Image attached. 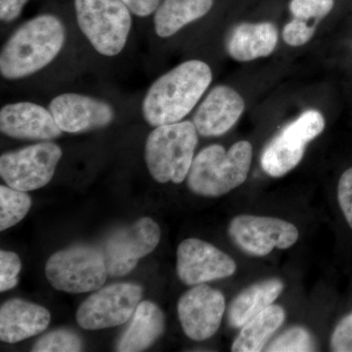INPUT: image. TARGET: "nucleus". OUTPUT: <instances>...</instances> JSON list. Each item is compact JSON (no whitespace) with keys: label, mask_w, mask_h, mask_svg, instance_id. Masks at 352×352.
Masks as SVG:
<instances>
[{"label":"nucleus","mask_w":352,"mask_h":352,"mask_svg":"<svg viewBox=\"0 0 352 352\" xmlns=\"http://www.w3.org/2000/svg\"><path fill=\"white\" fill-rule=\"evenodd\" d=\"M314 336L307 329L296 326L280 335L266 351L307 352L316 351Z\"/></svg>","instance_id":"obj_24"},{"label":"nucleus","mask_w":352,"mask_h":352,"mask_svg":"<svg viewBox=\"0 0 352 352\" xmlns=\"http://www.w3.org/2000/svg\"><path fill=\"white\" fill-rule=\"evenodd\" d=\"M50 111L59 129L69 133L101 129L113 120V110L108 103L87 95H59L51 101Z\"/></svg>","instance_id":"obj_13"},{"label":"nucleus","mask_w":352,"mask_h":352,"mask_svg":"<svg viewBox=\"0 0 352 352\" xmlns=\"http://www.w3.org/2000/svg\"><path fill=\"white\" fill-rule=\"evenodd\" d=\"M277 43L278 32L272 23H243L234 28L226 45L233 59L248 62L268 56L274 51Z\"/></svg>","instance_id":"obj_17"},{"label":"nucleus","mask_w":352,"mask_h":352,"mask_svg":"<svg viewBox=\"0 0 352 352\" xmlns=\"http://www.w3.org/2000/svg\"><path fill=\"white\" fill-rule=\"evenodd\" d=\"M76 20L91 45L104 56L124 50L131 29V10L122 0H75Z\"/></svg>","instance_id":"obj_5"},{"label":"nucleus","mask_w":352,"mask_h":352,"mask_svg":"<svg viewBox=\"0 0 352 352\" xmlns=\"http://www.w3.org/2000/svg\"><path fill=\"white\" fill-rule=\"evenodd\" d=\"M66 38L62 21L50 14L38 16L21 25L2 47L0 73L7 80L31 76L50 64Z\"/></svg>","instance_id":"obj_2"},{"label":"nucleus","mask_w":352,"mask_h":352,"mask_svg":"<svg viewBox=\"0 0 352 352\" xmlns=\"http://www.w3.org/2000/svg\"><path fill=\"white\" fill-rule=\"evenodd\" d=\"M291 129L302 136L307 143L320 135L325 129V120L320 112L308 110L302 113L298 119L289 124Z\"/></svg>","instance_id":"obj_27"},{"label":"nucleus","mask_w":352,"mask_h":352,"mask_svg":"<svg viewBox=\"0 0 352 352\" xmlns=\"http://www.w3.org/2000/svg\"><path fill=\"white\" fill-rule=\"evenodd\" d=\"M284 287L281 280L271 278L245 288L229 307V325L242 328L252 318L272 305L281 295Z\"/></svg>","instance_id":"obj_19"},{"label":"nucleus","mask_w":352,"mask_h":352,"mask_svg":"<svg viewBox=\"0 0 352 352\" xmlns=\"http://www.w3.org/2000/svg\"><path fill=\"white\" fill-rule=\"evenodd\" d=\"M338 201L347 224L352 229V168L340 176L338 184Z\"/></svg>","instance_id":"obj_31"},{"label":"nucleus","mask_w":352,"mask_h":352,"mask_svg":"<svg viewBox=\"0 0 352 352\" xmlns=\"http://www.w3.org/2000/svg\"><path fill=\"white\" fill-rule=\"evenodd\" d=\"M22 263L17 254L12 252H0V292L15 288L19 282Z\"/></svg>","instance_id":"obj_28"},{"label":"nucleus","mask_w":352,"mask_h":352,"mask_svg":"<svg viewBox=\"0 0 352 352\" xmlns=\"http://www.w3.org/2000/svg\"><path fill=\"white\" fill-rule=\"evenodd\" d=\"M166 319L156 303L145 300L139 303L132 320L117 344V351H144L161 338Z\"/></svg>","instance_id":"obj_18"},{"label":"nucleus","mask_w":352,"mask_h":352,"mask_svg":"<svg viewBox=\"0 0 352 352\" xmlns=\"http://www.w3.org/2000/svg\"><path fill=\"white\" fill-rule=\"evenodd\" d=\"M224 311L223 294L205 284L190 289L177 303L178 318L183 332L197 342L210 339L219 331Z\"/></svg>","instance_id":"obj_11"},{"label":"nucleus","mask_w":352,"mask_h":352,"mask_svg":"<svg viewBox=\"0 0 352 352\" xmlns=\"http://www.w3.org/2000/svg\"><path fill=\"white\" fill-rule=\"evenodd\" d=\"M161 240V228L150 217H142L132 226L111 234L104 243L103 254L108 274L122 277L135 267L139 259L156 249Z\"/></svg>","instance_id":"obj_9"},{"label":"nucleus","mask_w":352,"mask_h":352,"mask_svg":"<svg viewBox=\"0 0 352 352\" xmlns=\"http://www.w3.org/2000/svg\"><path fill=\"white\" fill-rule=\"evenodd\" d=\"M214 0H164L155 14V31L161 38L179 32L185 25L210 12Z\"/></svg>","instance_id":"obj_21"},{"label":"nucleus","mask_w":352,"mask_h":352,"mask_svg":"<svg viewBox=\"0 0 352 352\" xmlns=\"http://www.w3.org/2000/svg\"><path fill=\"white\" fill-rule=\"evenodd\" d=\"M331 351L352 352V311L336 326L331 337Z\"/></svg>","instance_id":"obj_30"},{"label":"nucleus","mask_w":352,"mask_h":352,"mask_svg":"<svg viewBox=\"0 0 352 352\" xmlns=\"http://www.w3.org/2000/svg\"><path fill=\"white\" fill-rule=\"evenodd\" d=\"M143 289L133 283H117L97 289L80 305L76 321L85 330L117 327L131 318Z\"/></svg>","instance_id":"obj_8"},{"label":"nucleus","mask_w":352,"mask_h":352,"mask_svg":"<svg viewBox=\"0 0 352 352\" xmlns=\"http://www.w3.org/2000/svg\"><path fill=\"white\" fill-rule=\"evenodd\" d=\"M212 80L210 66L199 60L184 62L164 74L145 95L146 122L156 127L179 122L193 110Z\"/></svg>","instance_id":"obj_1"},{"label":"nucleus","mask_w":352,"mask_h":352,"mask_svg":"<svg viewBox=\"0 0 352 352\" xmlns=\"http://www.w3.org/2000/svg\"><path fill=\"white\" fill-rule=\"evenodd\" d=\"M32 207L31 197L24 191L0 186V231L6 230L24 219Z\"/></svg>","instance_id":"obj_23"},{"label":"nucleus","mask_w":352,"mask_h":352,"mask_svg":"<svg viewBox=\"0 0 352 352\" xmlns=\"http://www.w3.org/2000/svg\"><path fill=\"white\" fill-rule=\"evenodd\" d=\"M228 233L243 252L254 256H267L275 248L289 249L300 236L298 228L286 220L250 214L234 217Z\"/></svg>","instance_id":"obj_10"},{"label":"nucleus","mask_w":352,"mask_h":352,"mask_svg":"<svg viewBox=\"0 0 352 352\" xmlns=\"http://www.w3.org/2000/svg\"><path fill=\"white\" fill-rule=\"evenodd\" d=\"M61 157V148L55 143L29 146L2 155L0 175L11 188L34 191L51 182Z\"/></svg>","instance_id":"obj_7"},{"label":"nucleus","mask_w":352,"mask_h":352,"mask_svg":"<svg viewBox=\"0 0 352 352\" xmlns=\"http://www.w3.org/2000/svg\"><path fill=\"white\" fill-rule=\"evenodd\" d=\"M28 0H0V19L9 23L19 17Z\"/></svg>","instance_id":"obj_32"},{"label":"nucleus","mask_w":352,"mask_h":352,"mask_svg":"<svg viewBox=\"0 0 352 352\" xmlns=\"http://www.w3.org/2000/svg\"><path fill=\"white\" fill-rule=\"evenodd\" d=\"M252 146L239 141L226 151L221 145L201 150L193 160L188 173V187L204 197H220L241 186L251 168Z\"/></svg>","instance_id":"obj_3"},{"label":"nucleus","mask_w":352,"mask_h":352,"mask_svg":"<svg viewBox=\"0 0 352 352\" xmlns=\"http://www.w3.org/2000/svg\"><path fill=\"white\" fill-rule=\"evenodd\" d=\"M176 258L178 277L188 286L232 276L237 270L235 261L228 254L196 238L182 241L178 245Z\"/></svg>","instance_id":"obj_12"},{"label":"nucleus","mask_w":352,"mask_h":352,"mask_svg":"<svg viewBox=\"0 0 352 352\" xmlns=\"http://www.w3.org/2000/svg\"><path fill=\"white\" fill-rule=\"evenodd\" d=\"M80 336L68 329H59L43 336L34 344V352H78L82 351Z\"/></svg>","instance_id":"obj_25"},{"label":"nucleus","mask_w":352,"mask_h":352,"mask_svg":"<svg viewBox=\"0 0 352 352\" xmlns=\"http://www.w3.org/2000/svg\"><path fill=\"white\" fill-rule=\"evenodd\" d=\"M314 30L315 28L308 24L307 21L295 18L285 25L283 30L285 43L291 46L303 45L314 36Z\"/></svg>","instance_id":"obj_29"},{"label":"nucleus","mask_w":352,"mask_h":352,"mask_svg":"<svg viewBox=\"0 0 352 352\" xmlns=\"http://www.w3.org/2000/svg\"><path fill=\"white\" fill-rule=\"evenodd\" d=\"M198 131L191 122L157 126L148 136L145 162L159 183L179 184L188 176L198 143Z\"/></svg>","instance_id":"obj_4"},{"label":"nucleus","mask_w":352,"mask_h":352,"mask_svg":"<svg viewBox=\"0 0 352 352\" xmlns=\"http://www.w3.org/2000/svg\"><path fill=\"white\" fill-rule=\"evenodd\" d=\"M46 308L20 298H13L0 308V340L15 344L43 333L50 325Z\"/></svg>","instance_id":"obj_16"},{"label":"nucleus","mask_w":352,"mask_h":352,"mask_svg":"<svg viewBox=\"0 0 352 352\" xmlns=\"http://www.w3.org/2000/svg\"><path fill=\"white\" fill-rule=\"evenodd\" d=\"M45 275L58 291L82 294L102 288L109 274L103 251L82 245L53 254L46 263Z\"/></svg>","instance_id":"obj_6"},{"label":"nucleus","mask_w":352,"mask_h":352,"mask_svg":"<svg viewBox=\"0 0 352 352\" xmlns=\"http://www.w3.org/2000/svg\"><path fill=\"white\" fill-rule=\"evenodd\" d=\"M134 15L146 17L157 10L161 0H122Z\"/></svg>","instance_id":"obj_33"},{"label":"nucleus","mask_w":352,"mask_h":352,"mask_svg":"<svg viewBox=\"0 0 352 352\" xmlns=\"http://www.w3.org/2000/svg\"><path fill=\"white\" fill-rule=\"evenodd\" d=\"M335 0H292L289 11L294 17L307 21L321 20L332 11Z\"/></svg>","instance_id":"obj_26"},{"label":"nucleus","mask_w":352,"mask_h":352,"mask_svg":"<svg viewBox=\"0 0 352 352\" xmlns=\"http://www.w3.org/2000/svg\"><path fill=\"white\" fill-rule=\"evenodd\" d=\"M286 312L280 305H272L245 323L236 340L233 352H258L263 351L273 333L281 327Z\"/></svg>","instance_id":"obj_22"},{"label":"nucleus","mask_w":352,"mask_h":352,"mask_svg":"<svg viewBox=\"0 0 352 352\" xmlns=\"http://www.w3.org/2000/svg\"><path fill=\"white\" fill-rule=\"evenodd\" d=\"M244 110L242 96L233 88L219 85L201 104L194 116L193 124L201 136L223 135L232 129Z\"/></svg>","instance_id":"obj_15"},{"label":"nucleus","mask_w":352,"mask_h":352,"mask_svg":"<svg viewBox=\"0 0 352 352\" xmlns=\"http://www.w3.org/2000/svg\"><path fill=\"white\" fill-rule=\"evenodd\" d=\"M0 131L9 138L30 140H51L63 132L50 110L30 102L4 106L0 111Z\"/></svg>","instance_id":"obj_14"},{"label":"nucleus","mask_w":352,"mask_h":352,"mask_svg":"<svg viewBox=\"0 0 352 352\" xmlns=\"http://www.w3.org/2000/svg\"><path fill=\"white\" fill-rule=\"evenodd\" d=\"M307 144L288 124L264 148L261 168L272 177L287 175L300 163Z\"/></svg>","instance_id":"obj_20"}]
</instances>
